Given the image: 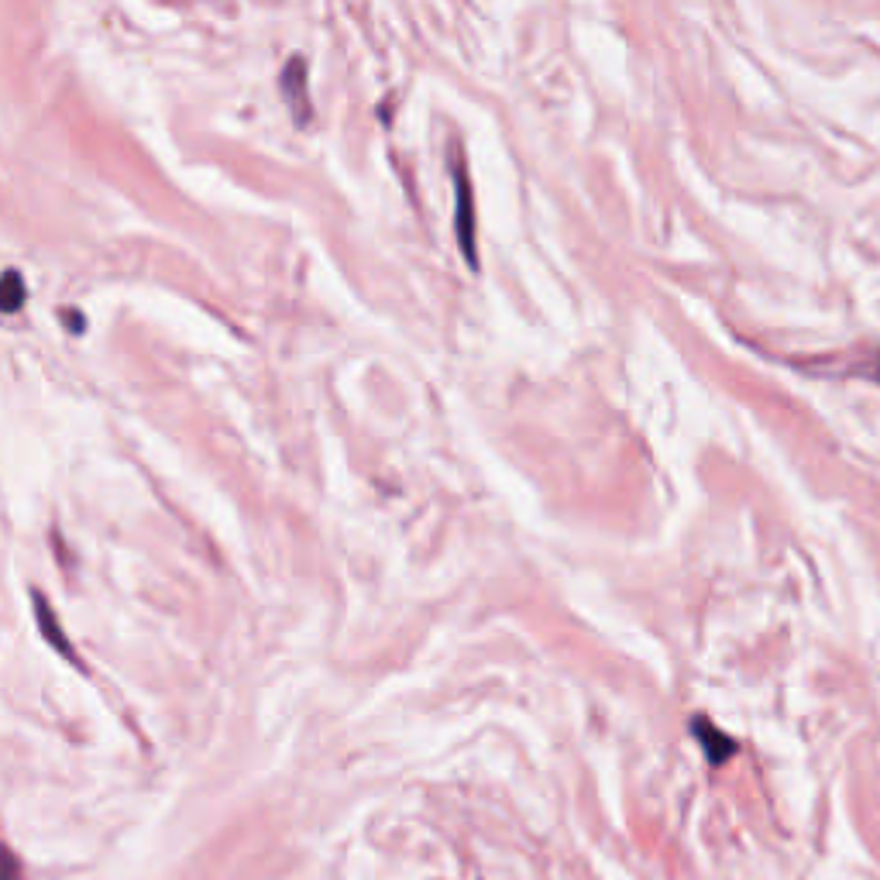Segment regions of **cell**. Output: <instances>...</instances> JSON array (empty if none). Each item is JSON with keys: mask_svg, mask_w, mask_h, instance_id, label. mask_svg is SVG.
Listing matches in <instances>:
<instances>
[{"mask_svg": "<svg viewBox=\"0 0 880 880\" xmlns=\"http://www.w3.org/2000/svg\"><path fill=\"white\" fill-rule=\"evenodd\" d=\"M454 186H457V214H454V227H457V244L472 265H478V252H475V196H472V183L465 175V165L454 162Z\"/></svg>", "mask_w": 880, "mask_h": 880, "instance_id": "cell-1", "label": "cell"}, {"mask_svg": "<svg viewBox=\"0 0 880 880\" xmlns=\"http://www.w3.org/2000/svg\"><path fill=\"white\" fill-rule=\"evenodd\" d=\"M691 732H695V739L701 744V750H706V757H709L712 767H722L736 753V739L726 736L719 726H712L706 716H695L691 719Z\"/></svg>", "mask_w": 880, "mask_h": 880, "instance_id": "cell-2", "label": "cell"}, {"mask_svg": "<svg viewBox=\"0 0 880 880\" xmlns=\"http://www.w3.org/2000/svg\"><path fill=\"white\" fill-rule=\"evenodd\" d=\"M283 93H286V100H290L293 114L303 121V118L310 114V97H306V62H303L300 55L290 59L286 69H283Z\"/></svg>", "mask_w": 880, "mask_h": 880, "instance_id": "cell-3", "label": "cell"}, {"mask_svg": "<svg viewBox=\"0 0 880 880\" xmlns=\"http://www.w3.org/2000/svg\"><path fill=\"white\" fill-rule=\"evenodd\" d=\"M34 616H39V623L45 629V640L52 647H59L65 657H73V647H69V640L62 637V626H59V619H52V609H49V603H45L42 595H34Z\"/></svg>", "mask_w": 880, "mask_h": 880, "instance_id": "cell-4", "label": "cell"}, {"mask_svg": "<svg viewBox=\"0 0 880 880\" xmlns=\"http://www.w3.org/2000/svg\"><path fill=\"white\" fill-rule=\"evenodd\" d=\"M21 303H24V283H21V275L11 269V272L4 275V310H8V313H18Z\"/></svg>", "mask_w": 880, "mask_h": 880, "instance_id": "cell-5", "label": "cell"}]
</instances>
